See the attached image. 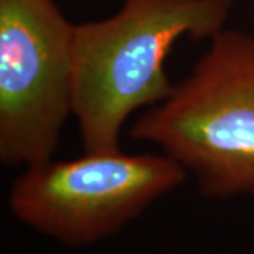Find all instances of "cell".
Listing matches in <instances>:
<instances>
[{"label":"cell","mask_w":254,"mask_h":254,"mask_svg":"<svg viewBox=\"0 0 254 254\" xmlns=\"http://www.w3.org/2000/svg\"><path fill=\"white\" fill-rule=\"evenodd\" d=\"M75 24L54 0H0V161L53 158L72 115Z\"/></svg>","instance_id":"277c9868"},{"label":"cell","mask_w":254,"mask_h":254,"mask_svg":"<svg viewBox=\"0 0 254 254\" xmlns=\"http://www.w3.org/2000/svg\"><path fill=\"white\" fill-rule=\"evenodd\" d=\"M235 0H125L109 17L75 24L72 116L86 153L122 150L133 113L173 91L165 61L181 38L212 40Z\"/></svg>","instance_id":"6da1fadb"},{"label":"cell","mask_w":254,"mask_h":254,"mask_svg":"<svg viewBox=\"0 0 254 254\" xmlns=\"http://www.w3.org/2000/svg\"><path fill=\"white\" fill-rule=\"evenodd\" d=\"M209 199L254 198V37L223 30L171 93L130 126Z\"/></svg>","instance_id":"7a4b0ae2"},{"label":"cell","mask_w":254,"mask_h":254,"mask_svg":"<svg viewBox=\"0 0 254 254\" xmlns=\"http://www.w3.org/2000/svg\"><path fill=\"white\" fill-rule=\"evenodd\" d=\"M187 171L167 154L86 153L23 168L9 190L20 223L71 247L118 235L181 185Z\"/></svg>","instance_id":"3957f363"}]
</instances>
